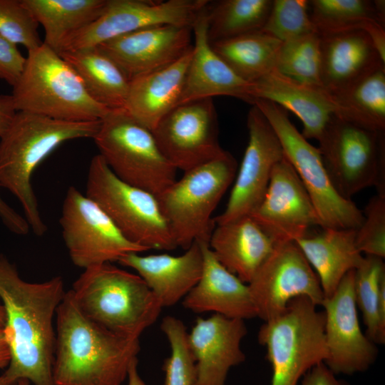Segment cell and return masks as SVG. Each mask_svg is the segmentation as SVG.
<instances>
[{
  "instance_id": "40",
  "label": "cell",
  "mask_w": 385,
  "mask_h": 385,
  "mask_svg": "<svg viewBox=\"0 0 385 385\" xmlns=\"http://www.w3.org/2000/svg\"><path fill=\"white\" fill-rule=\"evenodd\" d=\"M359 252L384 259L385 257V194L377 193L369 201L361 227L356 230Z\"/></svg>"
},
{
  "instance_id": "38",
  "label": "cell",
  "mask_w": 385,
  "mask_h": 385,
  "mask_svg": "<svg viewBox=\"0 0 385 385\" xmlns=\"http://www.w3.org/2000/svg\"><path fill=\"white\" fill-rule=\"evenodd\" d=\"M307 0H274L261 31L284 42L317 33Z\"/></svg>"
},
{
  "instance_id": "11",
  "label": "cell",
  "mask_w": 385,
  "mask_h": 385,
  "mask_svg": "<svg viewBox=\"0 0 385 385\" xmlns=\"http://www.w3.org/2000/svg\"><path fill=\"white\" fill-rule=\"evenodd\" d=\"M318 142L325 170L339 195L351 200L369 187L385 194L384 132L332 115Z\"/></svg>"
},
{
  "instance_id": "5",
  "label": "cell",
  "mask_w": 385,
  "mask_h": 385,
  "mask_svg": "<svg viewBox=\"0 0 385 385\" xmlns=\"http://www.w3.org/2000/svg\"><path fill=\"white\" fill-rule=\"evenodd\" d=\"M11 96L18 111L61 120H101L110 111L91 97L74 69L43 43L28 51Z\"/></svg>"
},
{
  "instance_id": "45",
  "label": "cell",
  "mask_w": 385,
  "mask_h": 385,
  "mask_svg": "<svg viewBox=\"0 0 385 385\" xmlns=\"http://www.w3.org/2000/svg\"><path fill=\"white\" fill-rule=\"evenodd\" d=\"M11 360V353L3 329L0 328V369L7 368Z\"/></svg>"
},
{
  "instance_id": "30",
  "label": "cell",
  "mask_w": 385,
  "mask_h": 385,
  "mask_svg": "<svg viewBox=\"0 0 385 385\" xmlns=\"http://www.w3.org/2000/svg\"><path fill=\"white\" fill-rule=\"evenodd\" d=\"M108 0H22L45 31L43 43L57 53L73 34L96 20Z\"/></svg>"
},
{
  "instance_id": "24",
  "label": "cell",
  "mask_w": 385,
  "mask_h": 385,
  "mask_svg": "<svg viewBox=\"0 0 385 385\" xmlns=\"http://www.w3.org/2000/svg\"><path fill=\"white\" fill-rule=\"evenodd\" d=\"M200 243L203 256L202 274L183 298V307L197 314L213 312L242 320L257 317L247 284L217 260L208 242Z\"/></svg>"
},
{
  "instance_id": "41",
  "label": "cell",
  "mask_w": 385,
  "mask_h": 385,
  "mask_svg": "<svg viewBox=\"0 0 385 385\" xmlns=\"http://www.w3.org/2000/svg\"><path fill=\"white\" fill-rule=\"evenodd\" d=\"M26 58L22 56L16 44L0 34V78L14 86L21 77Z\"/></svg>"
},
{
  "instance_id": "12",
  "label": "cell",
  "mask_w": 385,
  "mask_h": 385,
  "mask_svg": "<svg viewBox=\"0 0 385 385\" xmlns=\"http://www.w3.org/2000/svg\"><path fill=\"white\" fill-rule=\"evenodd\" d=\"M59 222L71 260L83 270L149 250L128 240L103 210L73 186L66 191Z\"/></svg>"
},
{
  "instance_id": "28",
  "label": "cell",
  "mask_w": 385,
  "mask_h": 385,
  "mask_svg": "<svg viewBox=\"0 0 385 385\" xmlns=\"http://www.w3.org/2000/svg\"><path fill=\"white\" fill-rule=\"evenodd\" d=\"M356 230L323 228L295 241L318 277L324 299L331 297L343 277L355 270L364 257L356 245Z\"/></svg>"
},
{
  "instance_id": "43",
  "label": "cell",
  "mask_w": 385,
  "mask_h": 385,
  "mask_svg": "<svg viewBox=\"0 0 385 385\" xmlns=\"http://www.w3.org/2000/svg\"><path fill=\"white\" fill-rule=\"evenodd\" d=\"M328 366L319 363L312 367L303 377L300 385H347L337 379Z\"/></svg>"
},
{
  "instance_id": "29",
  "label": "cell",
  "mask_w": 385,
  "mask_h": 385,
  "mask_svg": "<svg viewBox=\"0 0 385 385\" xmlns=\"http://www.w3.org/2000/svg\"><path fill=\"white\" fill-rule=\"evenodd\" d=\"M81 78L87 92L110 110L124 108L130 79L98 47L58 53Z\"/></svg>"
},
{
  "instance_id": "35",
  "label": "cell",
  "mask_w": 385,
  "mask_h": 385,
  "mask_svg": "<svg viewBox=\"0 0 385 385\" xmlns=\"http://www.w3.org/2000/svg\"><path fill=\"white\" fill-rule=\"evenodd\" d=\"M272 0H222L207 6L209 42L261 31Z\"/></svg>"
},
{
  "instance_id": "44",
  "label": "cell",
  "mask_w": 385,
  "mask_h": 385,
  "mask_svg": "<svg viewBox=\"0 0 385 385\" xmlns=\"http://www.w3.org/2000/svg\"><path fill=\"white\" fill-rule=\"evenodd\" d=\"M11 95H0V138L11 124L16 113Z\"/></svg>"
},
{
  "instance_id": "8",
  "label": "cell",
  "mask_w": 385,
  "mask_h": 385,
  "mask_svg": "<svg viewBox=\"0 0 385 385\" xmlns=\"http://www.w3.org/2000/svg\"><path fill=\"white\" fill-rule=\"evenodd\" d=\"M93 139L112 172L132 186L157 197L176 180L177 169L162 153L152 131L125 108L110 110Z\"/></svg>"
},
{
  "instance_id": "7",
  "label": "cell",
  "mask_w": 385,
  "mask_h": 385,
  "mask_svg": "<svg viewBox=\"0 0 385 385\" xmlns=\"http://www.w3.org/2000/svg\"><path fill=\"white\" fill-rule=\"evenodd\" d=\"M317 307L308 297H296L260 328L258 342L272 366L271 385H297L312 367L327 360L324 314Z\"/></svg>"
},
{
  "instance_id": "36",
  "label": "cell",
  "mask_w": 385,
  "mask_h": 385,
  "mask_svg": "<svg viewBox=\"0 0 385 385\" xmlns=\"http://www.w3.org/2000/svg\"><path fill=\"white\" fill-rule=\"evenodd\" d=\"M275 69L298 82L322 87L319 35L312 33L282 42Z\"/></svg>"
},
{
  "instance_id": "47",
  "label": "cell",
  "mask_w": 385,
  "mask_h": 385,
  "mask_svg": "<svg viewBox=\"0 0 385 385\" xmlns=\"http://www.w3.org/2000/svg\"><path fill=\"white\" fill-rule=\"evenodd\" d=\"M6 323V314L1 300L0 299V328L3 329Z\"/></svg>"
},
{
  "instance_id": "21",
  "label": "cell",
  "mask_w": 385,
  "mask_h": 385,
  "mask_svg": "<svg viewBox=\"0 0 385 385\" xmlns=\"http://www.w3.org/2000/svg\"><path fill=\"white\" fill-rule=\"evenodd\" d=\"M207 6L192 29L194 43L180 104L226 96L252 105L251 83L238 76L211 47L207 34Z\"/></svg>"
},
{
  "instance_id": "14",
  "label": "cell",
  "mask_w": 385,
  "mask_h": 385,
  "mask_svg": "<svg viewBox=\"0 0 385 385\" xmlns=\"http://www.w3.org/2000/svg\"><path fill=\"white\" fill-rule=\"evenodd\" d=\"M247 285L257 317L264 322L296 297H308L317 306L324 299L317 275L293 241L277 244Z\"/></svg>"
},
{
  "instance_id": "33",
  "label": "cell",
  "mask_w": 385,
  "mask_h": 385,
  "mask_svg": "<svg viewBox=\"0 0 385 385\" xmlns=\"http://www.w3.org/2000/svg\"><path fill=\"white\" fill-rule=\"evenodd\" d=\"M282 43L257 31L210 43L238 76L252 83L275 68Z\"/></svg>"
},
{
  "instance_id": "25",
  "label": "cell",
  "mask_w": 385,
  "mask_h": 385,
  "mask_svg": "<svg viewBox=\"0 0 385 385\" xmlns=\"http://www.w3.org/2000/svg\"><path fill=\"white\" fill-rule=\"evenodd\" d=\"M250 95L253 103L267 100L292 111L302 121L306 139L318 141L334 113L332 98L323 88L298 82L275 68L251 83Z\"/></svg>"
},
{
  "instance_id": "26",
  "label": "cell",
  "mask_w": 385,
  "mask_h": 385,
  "mask_svg": "<svg viewBox=\"0 0 385 385\" xmlns=\"http://www.w3.org/2000/svg\"><path fill=\"white\" fill-rule=\"evenodd\" d=\"M192 51V47L175 62L130 80L124 108L148 130L180 104Z\"/></svg>"
},
{
  "instance_id": "18",
  "label": "cell",
  "mask_w": 385,
  "mask_h": 385,
  "mask_svg": "<svg viewBox=\"0 0 385 385\" xmlns=\"http://www.w3.org/2000/svg\"><path fill=\"white\" fill-rule=\"evenodd\" d=\"M276 245L295 242L321 227L314 204L294 168L284 156L274 167L266 193L250 215Z\"/></svg>"
},
{
  "instance_id": "49",
  "label": "cell",
  "mask_w": 385,
  "mask_h": 385,
  "mask_svg": "<svg viewBox=\"0 0 385 385\" xmlns=\"http://www.w3.org/2000/svg\"><path fill=\"white\" fill-rule=\"evenodd\" d=\"M29 383L26 379H20L17 381L16 385H29Z\"/></svg>"
},
{
  "instance_id": "13",
  "label": "cell",
  "mask_w": 385,
  "mask_h": 385,
  "mask_svg": "<svg viewBox=\"0 0 385 385\" xmlns=\"http://www.w3.org/2000/svg\"><path fill=\"white\" fill-rule=\"evenodd\" d=\"M207 0H108L101 14L71 36L60 52L96 47L118 36L163 24L190 27Z\"/></svg>"
},
{
  "instance_id": "17",
  "label": "cell",
  "mask_w": 385,
  "mask_h": 385,
  "mask_svg": "<svg viewBox=\"0 0 385 385\" xmlns=\"http://www.w3.org/2000/svg\"><path fill=\"white\" fill-rule=\"evenodd\" d=\"M328 357L324 364L336 375L366 371L378 350L360 327L354 295V270L342 279L334 294L322 304Z\"/></svg>"
},
{
  "instance_id": "6",
  "label": "cell",
  "mask_w": 385,
  "mask_h": 385,
  "mask_svg": "<svg viewBox=\"0 0 385 385\" xmlns=\"http://www.w3.org/2000/svg\"><path fill=\"white\" fill-rule=\"evenodd\" d=\"M237 168L235 158L225 150L185 171L157 196L177 247L187 250L195 241L209 242L215 225L212 214L234 181Z\"/></svg>"
},
{
  "instance_id": "9",
  "label": "cell",
  "mask_w": 385,
  "mask_h": 385,
  "mask_svg": "<svg viewBox=\"0 0 385 385\" xmlns=\"http://www.w3.org/2000/svg\"><path fill=\"white\" fill-rule=\"evenodd\" d=\"M86 195L130 242L149 250L178 247L157 197L120 180L99 154L90 163Z\"/></svg>"
},
{
  "instance_id": "39",
  "label": "cell",
  "mask_w": 385,
  "mask_h": 385,
  "mask_svg": "<svg viewBox=\"0 0 385 385\" xmlns=\"http://www.w3.org/2000/svg\"><path fill=\"white\" fill-rule=\"evenodd\" d=\"M38 22L22 0H0V34L13 43L21 44L28 51L43 44Z\"/></svg>"
},
{
  "instance_id": "42",
  "label": "cell",
  "mask_w": 385,
  "mask_h": 385,
  "mask_svg": "<svg viewBox=\"0 0 385 385\" xmlns=\"http://www.w3.org/2000/svg\"><path fill=\"white\" fill-rule=\"evenodd\" d=\"M0 220L8 230L16 235H25L30 230L26 218L8 205L1 195Z\"/></svg>"
},
{
  "instance_id": "1",
  "label": "cell",
  "mask_w": 385,
  "mask_h": 385,
  "mask_svg": "<svg viewBox=\"0 0 385 385\" xmlns=\"http://www.w3.org/2000/svg\"><path fill=\"white\" fill-rule=\"evenodd\" d=\"M66 292L60 276L42 282L25 281L0 254V299L6 314L3 331L11 353L4 374L13 384L26 379L34 385H55L54 317Z\"/></svg>"
},
{
  "instance_id": "15",
  "label": "cell",
  "mask_w": 385,
  "mask_h": 385,
  "mask_svg": "<svg viewBox=\"0 0 385 385\" xmlns=\"http://www.w3.org/2000/svg\"><path fill=\"white\" fill-rule=\"evenodd\" d=\"M217 123L212 98L197 99L177 106L152 133L167 160L185 172L225 151L219 143Z\"/></svg>"
},
{
  "instance_id": "37",
  "label": "cell",
  "mask_w": 385,
  "mask_h": 385,
  "mask_svg": "<svg viewBox=\"0 0 385 385\" xmlns=\"http://www.w3.org/2000/svg\"><path fill=\"white\" fill-rule=\"evenodd\" d=\"M160 329L168 339L170 355L163 362V385H194L196 366L184 323L173 316L165 317Z\"/></svg>"
},
{
  "instance_id": "32",
  "label": "cell",
  "mask_w": 385,
  "mask_h": 385,
  "mask_svg": "<svg viewBox=\"0 0 385 385\" xmlns=\"http://www.w3.org/2000/svg\"><path fill=\"white\" fill-rule=\"evenodd\" d=\"M308 3L319 35L360 29L371 36L384 29V0H311Z\"/></svg>"
},
{
  "instance_id": "34",
  "label": "cell",
  "mask_w": 385,
  "mask_h": 385,
  "mask_svg": "<svg viewBox=\"0 0 385 385\" xmlns=\"http://www.w3.org/2000/svg\"><path fill=\"white\" fill-rule=\"evenodd\" d=\"M354 295L366 335L374 343L385 342V265L383 259L366 255L354 270Z\"/></svg>"
},
{
  "instance_id": "4",
  "label": "cell",
  "mask_w": 385,
  "mask_h": 385,
  "mask_svg": "<svg viewBox=\"0 0 385 385\" xmlns=\"http://www.w3.org/2000/svg\"><path fill=\"white\" fill-rule=\"evenodd\" d=\"M70 291L88 319L125 338L139 339L163 308L138 274L110 262L83 270Z\"/></svg>"
},
{
  "instance_id": "19",
  "label": "cell",
  "mask_w": 385,
  "mask_h": 385,
  "mask_svg": "<svg viewBox=\"0 0 385 385\" xmlns=\"http://www.w3.org/2000/svg\"><path fill=\"white\" fill-rule=\"evenodd\" d=\"M190 27L155 25L125 34L98 47L130 80L178 60L192 47Z\"/></svg>"
},
{
  "instance_id": "2",
  "label": "cell",
  "mask_w": 385,
  "mask_h": 385,
  "mask_svg": "<svg viewBox=\"0 0 385 385\" xmlns=\"http://www.w3.org/2000/svg\"><path fill=\"white\" fill-rule=\"evenodd\" d=\"M55 385H121L140 350L139 339L110 332L88 319L70 290L56 313Z\"/></svg>"
},
{
  "instance_id": "27",
  "label": "cell",
  "mask_w": 385,
  "mask_h": 385,
  "mask_svg": "<svg viewBox=\"0 0 385 385\" xmlns=\"http://www.w3.org/2000/svg\"><path fill=\"white\" fill-rule=\"evenodd\" d=\"M208 245L229 272L248 284L276 243L252 216L247 215L216 225Z\"/></svg>"
},
{
  "instance_id": "31",
  "label": "cell",
  "mask_w": 385,
  "mask_h": 385,
  "mask_svg": "<svg viewBox=\"0 0 385 385\" xmlns=\"http://www.w3.org/2000/svg\"><path fill=\"white\" fill-rule=\"evenodd\" d=\"M330 96L334 105V115L361 128L384 132L385 66Z\"/></svg>"
},
{
  "instance_id": "16",
  "label": "cell",
  "mask_w": 385,
  "mask_h": 385,
  "mask_svg": "<svg viewBox=\"0 0 385 385\" xmlns=\"http://www.w3.org/2000/svg\"><path fill=\"white\" fill-rule=\"evenodd\" d=\"M249 140L225 210L213 219L221 225L251 215L261 203L274 165L284 155L271 125L255 105L247 118Z\"/></svg>"
},
{
  "instance_id": "20",
  "label": "cell",
  "mask_w": 385,
  "mask_h": 385,
  "mask_svg": "<svg viewBox=\"0 0 385 385\" xmlns=\"http://www.w3.org/2000/svg\"><path fill=\"white\" fill-rule=\"evenodd\" d=\"M247 333L245 320L213 314L198 317L188 334L194 356V385H225L231 368L245 361L241 343Z\"/></svg>"
},
{
  "instance_id": "23",
  "label": "cell",
  "mask_w": 385,
  "mask_h": 385,
  "mask_svg": "<svg viewBox=\"0 0 385 385\" xmlns=\"http://www.w3.org/2000/svg\"><path fill=\"white\" fill-rule=\"evenodd\" d=\"M322 87L339 93L369 73L385 66L368 34L360 29L319 35Z\"/></svg>"
},
{
  "instance_id": "46",
  "label": "cell",
  "mask_w": 385,
  "mask_h": 385,
  "mask_svg": "<svg viewBox=\"0 0 385 385\" xmlns=\"http://www.w3.org/2000/svg\"><path fill=\"white\" fill-rule=\"evenodd\" d=\"M138 358L131 363L128 373V385H145L138 371Z\"/></svg>"
},
{
  "instance_id": "3",
  "label": "cell",
  "mask_w": 385,
  "mask_h": 385,
  "mask_svg": "<svg viewBox=\"0 0 385 385\" xmlns=\"http://www.w3.org/2000/svg\"><path fill=\"white\" fill-rule=\"evenodd\" d=\"M101 120L66 121L18 111L0 138V185L19 200L36 235H43L47 226L41 216L31 183L34 170L63 143L93 138Z\"/></svg>"
},
{
  "instance_id": "22",
  "label": "cell",
  "mask_w": 385,
  "mask_h": 385,
  "mask_svg": "<svg viewBox=\"0 0 385 385\" xmlns=\"http://www.w3.org/2000/svg\"><path fill=\"white\" fill-rule=\"evenodd\" d=\"M118 262L134 270L158 299L162 307L176 304L199 281L203 256L200 242H194L178 256L128 253Z\"/></svg>"
},
{
  "instance_id": "10",
  "label": "cell",
  "mask_w": 385,
  "mask_h": 385,
  "mask_svg": "<svg viewBox=\"0 0 385 385\" xmlns=\"http://www.w3.org/2000/svg\"><path fill=\"white\" fill-rule=\"evenodd\" d=\"M256 106L274 130L284 157L294 168L317 212L321 227L358 230L364 214L351 200L334 188L318 148L312 145L295 128L287 111L276 103L255 100Z\"/></svg>"
},
{
  "instance_id": "48",
  "label": "cell",
  "mask_w": 385,
  "mask_h": 385,
  "mask_svg": "<svg viewBox=\"0 0 385 385\" xmlns=\"http://www.w3.org/2000/svg\"><path fill=\"white\" fill-rule=\"evenodd\" d=\"M0 385H14L10 382L7 377L3 374L0 376Z\"/></svg>"
}]
</instances>
